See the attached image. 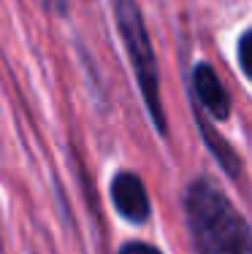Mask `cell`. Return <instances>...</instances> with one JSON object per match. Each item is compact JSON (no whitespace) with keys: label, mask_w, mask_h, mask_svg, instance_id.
I'll use <instances>...</instances> for the list:
<instances>
[{"label":"cell","mask_w":252,"mask_h":254,"mask_svg":"<svg viewBox=\"0 0 252 254\" xmlns=\"http://www.w3.org/2000/svg\"><path fill=\"white\" fill-rule=\"evenodd\" d=\"M182 208L195 254H250V222L214 179L190 181Z\"/></svg>","instance_id":"cell-1"},{"label":"cell","mask_w":252,"mask_h":254,"mask_svg":"<svg viewBox=\"0 0 252 254\" xmlns=\"http://www.w3.org/2000/svg\"><path fill=\"white\" fill-rule=\"evenodd\" d=\"M114 22H117L119 38H122L125 54L130 60V70L136 76L149 119H152L158 135L168 138V117H166L163 98H160L158 57H155V46H152V38H149V27L144 22L141 5L136 0H114Z\"/></svg>","instance_id":"cell-2"},{"label":"cell","mask_w":252,"mask_h":254,"mask_svg":"<svg viewBox=\"0 0 252 254\" xmlns=\"http://www.w3.org/2000/svg\"><path fill=\"white\" fill-rule=\"evenodd\" d=\"M190 95H193V106L209 122H228L231 119L233 100L228 95L225 84L220 81L214 65L195 63L193 73H190Z\"/></svg>","instance_id":"cell-3"},{"label":"cell","mask_w":252,"mask_h":254,"mask_svg":"<svg viewBox=\"0 0 252 254\" xmlns=\"http://www.w3.org/2000/svg\"><path fill=\"white\" fill-rule=\"evenodd\" d=\"M109 200L119 216L130 225L141 227L152 216V200L144 179L136 171H117L109 184Z\"/></svg>","instance_id":"cell-4"},{"label":"cell","mask_w":252,"mask_h":254,"mask_svg":"<svg viewBox=\"0 0 252 254\" xmlns=\"http://www.w3.org/2000/svg\"><path fill=\"white\" fill-rule=\"evenodd\" d=\"M193 111H195V122H198V132H201V138H203V143L209 146V152L214 154V160L220 162V168L231 176L233 181H239L242 179V171H244V162H242V157L236 154V149L231 146V143L225 141L223 135H220L217 130L212 127V122H209L206 117H203L201 111L193 106Z\"/></svg>","instance_id":"cell-5"},{"label":"cell","mask_w":252,"mask_h":254,"mask_svg":"<svg viewBox=\"0 0 252 254\" xmlns=\"http://www.w3.org/2000/svg\"><path fill=\"white\" fill-rule=\"evenodd\" d=\"M250 44H252V35H250V30H247V33H242V38H239V46H236L239 68H242L244 78H250Z\"/></svg>","instance_id":"cell-6"},{"label":"cell","mask_w":252,"mask_h":254,"mask_svg":"<svg viewBox=\"0 0 252 254\" xmlns=\"http://www.w3.org/2000/svg\"><path fill=\"white\" fill-rule=\"evenodd\" d=\"M117 254H163L155 244H147V241H128V244L119 246Z\"/></svg>","instance_id":"cell-7"},{"label":"cell","mask_w":252,"mask_h":254,"mask_svg":"<svg viewBox=\"0 0 252 254\" xmlns=\"http://www.w3.org/2000/svg\"><path fill=\"white\" fill-rule=\"evenodd\" d=\"M46 5H49L52 11H60V14H65L68 11V5H65V0H44Z\"/></svg>","instance_id":"cell-8"}]
</instances>
